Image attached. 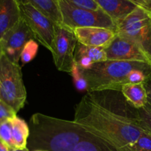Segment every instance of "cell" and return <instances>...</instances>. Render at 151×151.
<instances>
[{"label":"cell","instance_id":"d6986e66","mask_svg":"<svg viewBox=\"0 0 151 151\" xmlns=\"http://www.w3.org/2000/svg\"><path fill=\"white\" fill-rule=\"evenodd\" d=\"M136 116L139 125L151 133V106L147 104L142 109H136Z\"/></svg>","mask_w":151,"mask_h":151},{"label":"cell","instance_id":"4316f807","mask_svg":"<svg viewBox=\"0 0 151 151\" xmlns=\"http://www.w3.org/2000/svg\"><path fill=\"white\" fill-rule=\"evenodd\" d=\"M144 86L147 95V104L151 106V75L144 83Z\"/></svg>","mask_w":151,"mask_h":151},{"label":"cell","instance_id":"d4e9b609","mask_svg":"<svg viewBox=\"0 0 151 151\" xmlns=\"http://www.w3.org/2000/svg\"><path fill=\"white\" fill-rule=\"evenodd\" d=\"M16 112L7 103L0 100V124L16 116Z\"/></svg>","mask_w":151,"mask_h":151},{"label":"cell","instance_id":"277c9868","mask_svg":"<svg viewBox=\"0 0 151 151\" xmlns=\"http://www.w3.org/2000/svg\"><path fill=\"white\" fill-rule=\"evenodd\" d=\"M26 97L21 66L3 55L0 59V100L17 113L23 108Z\"/></svg>","mask_w":151,"mask_h":151},{"label":"cell","instance_id":"ac0fdd59","mask_svg":"<svg viewBox=\"0 0 151 151\" xmlns=\"http://www.w3.org/2000/svg\"><path fill=\"white\" fill-rule=\"evenodd\" d=\"M75 53H78L87 56L93 62V63L107 60L105 48L102 47H88L77 42Z\"/></svg>","mask_w":151,"mask_h":151},{"label":"cell","instance_id":"5b68a950","mask_svg":"<svg viewBox=\"0 0 151 151\" xmlns=\"http://www.w3.org/2000/svg\"><path fill=\"white\" fill-rule=\"evenodd\" d=\"M116 32L134 42L151 63V11L138 6L117 24Z\"/></svg>","mask_w":151,"mask_h":151},{"label":"cell","instance_id":"3957f363","mask_svg":"<svg viewBox=\"0 0 151 151\" xmlns=\"http://www.w3.org/2000/svg\"><path fill=\"white\" fill-rule=\"evenodd\" d=\"M87 83V92L105 90L121 91L127 83H144L151 75V65L136 61L106 60L81 69Z\"/></svg>","mask_w":151,"mask_h":151},{"label":"cell","instance_id":"6da1fadb","mask_svg":"<svg viewBox=\"0 0 151 151\" xmlns=\"http://www.w3.org/2000/svg\"><path fill=\"white\" fill-rule=\"evenodd\" d=\"M73 121L119 151H127L145 131L138 122L136 109L113 90L87 92L76 105Z\"/></svg>","mask_w":151,"mask_h":151},{"label":"cell","instance_id":"30bf717a","mask_svg":"<svg viewBox=\"0 0 151 151\" xmlns=\"http://www.w3.org/2000/svg\"><path fill=\"white\" fill-rule=\"evenodd\" d=\"M105 50L107 60L142 62L151 65L146 55L134 42L118 33Z\"/></svg>","mask_w":151,"mask_h":151},{"label":"cell","instance_id":"2e32d148","mask_svg":"<svg viewBox=\"0 0 151 151\" xmlns=\"http://www.w3.org/2000/svg\"><path fill=\"white\" fill-rule=\"evenodd\" d=\"M12 125V138L13 145L17 148L27 147L30 130L28 124L24 119L15 116L10 119Z\"/></svg>","mask_w":151,"mask_h":151},{"label":"cell","instance_id":"52a82bcc","mask_svg":"<svg viewBox=\"0 0 151 151\" xmlns=\"http://www.w3.org/2000/svg\"><path fill=\"white\" fill-rule=\"evenodd\" d=\"M78 41L74 31L63 24H55L54 38L50 52L59 71L70 73Z\"/></svg>","mask_w":151,"mask_h":151},{"label":"cell","instance_id":"7c38bea8","mask_svg":"<svg viewBox=\"0 0 151 151\" xmlns=\"http://www.w3.org/2000/svg\"><path fill=\"white\" fill-rule=\"evenodd\" d=\"M107 16H109L116 25L124 20L138 5L130 0H94Z\"/></svg>","mask_w":151,"mask_h":151},{"label":"cell","instance_id":"44dd1931","mask_svg":"<svg viewBox=\"0 0 151 151\" xmlns=\"http://www.w3.org/2000/svg\"><path fill=\"white\" fill-rule=\"evenodd\" d=\"M38 48V44L34 39L30 40L25 44L20 55V60L22 64L29 63L36 57Z\"/></svg>","mask_w":151,"mask_h":151},{"label":"cell","instance_id":"4fadbf2b","mask_svg":"<svg viewBox=\"0 0 151 151\" xmlns=\"http://www.w3.org/2000/svg\"><path fill=\"white\" fill-rule=\"evenodd\" d=\"M21 19L17 0H0V39Z\"/></svg>","mask_w":151,"mask_h":151},{"label":"cell","instance_id":"603a6c76","mask_svg":"<svg viewBox=\"0 0 151 151\" xmlns=\"http://www.w3.org/2000/svg\"><path fill=\"white\" fill-rule=\"evenodd\" d=\"M0 139L4 142L9 148H14L12 138V125L10 119L0 124Z\"/></svg>","mask_w":151,"mask_h":151},{"label":"cell","instance_id":"f546056e","mask_svg":"<svg viewBox=\"0 0 151 151\" xmlns=\"http://www.w3.org/2000/svg\"><path fill=\"white\" fill-rule=\"evenodd\" d=\"M3 55V50H2V45H1V40H0V59H1V56Z\"/></svg>","mask_w":151,"mask_h":151},{"label":"cell","instance_id":"ffe728a7","mask_svg":"<svg viewBox=\"0 0 151 151\" xmlns=\"http://www.w3.org/2000/svg\"><path fill=\"white\" fill-rule=\"evenodd\" d=\"M127 151H151V133L144 131Z\"/></svg>","mask_w":151,"mask_h":151},{"label":"cell","instance_id":"8992f818","mask_svg":"<svg viewBox=\"0 0 151 151\" xmlns=\"http://www.w3.org/2000/svg\"><path fill=\"white\" fill-rule=\"evenodd\" d=\"M62 23L73 30L82 27H103L116 30L115 22L103 10H93L70 5L59 0Z\"/></svg>","mask_w":151,"mask_h":151},{"label":"cell","instance_id":"484cf974","mask_svg":"<svg viewBox=\"0 0 151 151\" xmlns=\"http://www.w3.org/2000/svg\"><path fill=\"white\" fill-rule=\"evenodd\" d=\"M136 5L151 11V0H130Z\"/></svg>","mask_w":151,"mask_h":151},{"label":"cell","instance_id":"9a60e30c","mask_svg":"<svg viewBox=\"0 0 151 151\" xmlns=\"http://www.w3.org/2000/svg\"><path fill=\"white\" fill-rule=\"evenodd\" d=\"M19 4H30L44 13L54 23L62 24L59 0H17Z\"/></svg>","mask_w":151,"mask_h":151},{"label":"cell","instance_id":"8fae6325","mask_svg":"<svg viewBox=\"0 0 151 151\" xmlns=\"http://www.w3.org/2000/svg\"><path fill=\"white\" fill-rule=\"evenodd\" d=\"M78 43L88 47L106 48L114 37L116 30L103 27H82L73 29Z\"/></svg>","mask_w":151,"mask_h":151},{"label":"cell","instance_id":"83f0119b","mask_svg":"<svg viewBox=\"0 0 151 151\" xmlns=\"http://www.w3.org/2000/svg\"><path fill=\"white\" fill-rule=\"evenodd\" d=\"M0 151H9L8 146L1 139H0Z\"/></svg>","mask_w":151,"mask_h":151},{"label":"cell","instance_id":"7a4b0ae2","mask_svg":"<svg viewBox=\"0 0 151 151\" xmlns=\"http://www.w3.org/2000/svg\"><path fill=\"white\" fill-rule=\"evenodd\" d=\"M30 151H73L80 141L94 135L73 121L34 114L28 122Z\"/></svg>","mask_w":151,"mask_h":151},{"label":"cell","instance_id":"e0dca14e","mask_svg":"<svg viewBox=\"0 0 151 151\" xmlns=\"http://www.w3.org/2000/svg\"><path fill=\"white\" fill-rule=\"evenodd\" d=\"M73 151H119L106 140L93 135L80 141Z\"/></svg>","mask_w":151,"mask_h":151},{"label":"cell","instance_id":"cb8c5ba5","mask_svg":"<svg viewBox=\"0 0 151 151\" xmlns=\"http://www.w3.org/2000/svg\"><path fill=\"white\" fill-rule=\"evenodd\" d=\"M70 5L80 8L88 9V10H100L98 4L94 0H64Z\"/></svg>","mask_w":151,"mask_h":151},{"label":"cell","instance_id":"9c48e42d","mask_svg":"<svg viewBox=\"0 0 151 151\" xmlns=\"http://www.w3.org/2000/svg\"><path fill=\"white\" fill-rule=\"evenodd\" d=\"M32 39L35 40L32 31L21 19L0 39L2 45L3 55L13 63H19L21 52L24 47Z\"/></svg>","mask_w":151,"mask_h":151},{"label":"cell","instance_id":"7402d4cb","mask_svg":"<svg viewBox=\"0 0 151 151\" xmlns=\"http://www.w3.org/2000/svg\"><path fill=\"white\" fill-rule=\"evenodd\" d=\"M70 74L73 77V79L74 85H75L76 88L78 91H87V81L83 76L81 68L75 62H74V64L73 66Z\"/></svg>","mask_w":151,"mask_h":151},{"label":"cell","instance_id":"f1b7e54d","mask_svg":"<svg viewBox=\"0 0 151 151\" xmlns=\"http://www.w3.org/2000/svg\"><path fill=\"white\" fill-rule=\"evenodd\" d=\"M9 151H30L28 150V147H24V148H17V147H14V148H9Z\"/></svg>","mask_w":151,"mask_h":151},{"label":"cell","instance_id":"5bb4252c","mask_svg":"<svg viewBox=\"0 0 151 151\" xmlns=\"http://www.w3.org/2000/svg\"><path fill=\"white\" fill-rule=\"evenodd\" d=\"M121 92L126 101L135 109H142L147 104V95L144 83L124 84Z\"/></svg>","mask_w":151,"mask_h":151},{"label":"cell","instance_id":"4dcf8cb0","mask_svg":"<svg viewBox=\"0 0 151 151\" xmlns=\"http://www.w3.org/2000/svg\"><path fill=\"white\" fill-rule=\"evenodd\" d=\"M34 151H44V150H34Z\"/></svg>","mask_w":151,"mask_h":151},{"label":"cell","instance_id":"ba28073f","mask_svg":"<svg viewBox=\"0 0 151 151\" xmlns=\"http://www.w3.org/2000/svg\"><path fill=\"white\" fill-rule=\"evenodd\" d=\"M19 4L21 19L32 31L35 40L50 51L54 38L56 23L31 4Z\"/></svg>","mask_w":151,"mask_h":151}]
</instances>
